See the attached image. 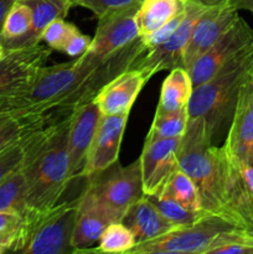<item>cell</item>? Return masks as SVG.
I'll use <instances>...</instances> for the list:
<instances>
[{"label":"cell","instance_id":"44dd1931","mask_svg":"<svg viewBox=\"0 0 253 254\" xmlns=\"http://www.w3.org/2000/svg\"><path fill=\"white\" fill-rule=\"evenodd\" d=\"M188 0H143L139 6V35L145 37L185 10Z\"/></svg>","mask_w":253,"mask_h":254},{"label":"cell","instance_id":"b9f144b4","mask_svg":"<svg viewBox=\"0 0 253 254\" xmlns=\"http://www.w3.org/2000/svg\"><path fill=\"white\" fill-rule=\"evenodd\" d=\"M212 1H215V0H212Z\"/></svg>","mask_w":253,"mask_h":254},{"label":"cell","instance_id":"4316f807","mask_svg":"<svg viewBox=\"0 0 253 254\" xmlns=\"http://www.w3.org/2000/svg\"><path fill=\"white\" fill-rule=\"evenodd\" d=\"M189 122L188 108L169 113H155L150 130L145 139L180 138L185 131Z\"/></svg>","mask_w":253,"mask_h":254},{"label":"cell","instance_id":"5bb4252c","mask_svg":"<svg viewBox=\"0 0 253 254\" xmlns=\"http://www.w3.org/2000/svg\"><path fill=\"white\" fill-rule=\"evenodd\" d=\"M129 113L102 116L94 133L81 178H88L118 163Z\"/></svg>","mask_w":253,"mask_h":254},{"label":"cell","instance_id":"ac0fdd59","mask_svg":"<svg viewBox=\"0 0 253 254\" xmlns=\"http://www.w3.org/2000/svg\"><path fill=\"white\" fill-rule=\"evenodd\" d=\"M122 222L131 231L136 245L158 238L174 228H178V226L173 225L161 215L158 207L146 195L128 208Z\"/></svg>","mask_w":253,"mask_h":254},{"label":"cell","instance_id":"8d00e7d4","mask_svg":"<svg viewBox=\"0 0 253 254\" xmlns=\"http://www.w3.org/2000/svg\"><path fill=\"white\" fill-rule=\"evenodd\" d=\"M91 44L92 37H89L88 35L82 34V32L79 31L78 34H76L71 40H69L68 44L64 47L63 52L66 55H68L69 57H72V59H77V57L82 56V55H84L88 51Z\"/></svg>","mask_w":253,"mask_h":254},{"label":"cell","instance_id":"277c9868","mask_svg":"<svg viewBox=\"0 0 253 254\" xmlns=\"http://www.w3.org/2000/svg\"><path fill=\"white\" fill-rule=\"evenodd\" d=\"M253 78V42L220 67L207 81L193 87L188 106L189 119L202 118L213 138L232 118L238 94Z\"/></svg>","mask_w":253,"mask_h":254},{"label":"cell","instance_id":"d6a6232c","mask_svg":"<svg viewBox=\"0 0 253 254\" xmlns=\"http://www.w3.org/2000/svg\"><path fill=\"white\" fill-rule=\"evenodd\" d=\"M22 222L21 213L12 210L0 211V245L10 251Z\"/></svg>","mask_w":253,"mask_h":254},{"label":"cell","instance_id":"f546056e","mask_svg":"<svg viewBox=\"0 0 253 254\" xmlns=\"http://www.w3.org/2000/svg\"><path fill=\"white\" fill-rule=\"evenodd\" d=\"M154 205L158 207L161 215L170 221L173 225L178 226V227H184V226H189L195 223L196 221L200 220L203 215L207 212H198V211H192L186 208L178 201L173 200L170 197H166L163 195H154L149 196Z\"/></svg>","mask_w":253,"mask_h":254},{"label":"cell","instance_id":"7a4b0ae2","mask_svg":"<svg viewBox=\"0 0 253 254\" xmlns=\"http://www.w3.org/2000/svg\"><path fill=\"white\" fill-rule=\"evenodd\" d=\"M68 121L40 129L29 136L22 165L26 176L22 216L39 215L54 207L63 200L73 181L69 178L67 154Z\"/></svg>","mask_w":253,"mask_h":254},{"label":"cell","instance_id":"3957f363","mask_svg":"<svg viewBox=\"0 0 253 254\" xmlns=\"http://www.w3.org/2000/svg\"><path fill=\"white\" fill-rule=\"evenodd\" d=\"M213 133L202 118L189 119L178 151L179 168L197 188L202 210L221 215L231 184V165L222 146L212 145Z\"/></svg>","mask_w":253,"mask_h":254},{"label":"cell","instance_id":"1f68e13d","mask_svg":"<svg viewBox=\"0 0 253 254\" xmlns=\"http://www.w3.org/2000/svg\"><path fill=\"white\" fill-rule=\"evenodd\" d=\"M31 134L0 153V184L22 166L27 154V140Z\"/></svg>","mask_w":253,"mask_h":254},{"label":"cell","instance_id":"52a82bcc","mask_svg":"<svg viewBox=\"0 0 253 254\" xmlns=\"http://www.w3.org/2000/svg\"><path fill=\"white\" fill-rule=\"evenodd\" d=\"M223 217L206 213L195 223L134 246L129 254H206L213 241L223 232L235 230Z\"/></svg>","mask_w":253,"mask_h":254},{"label":"cell","instance_id":"7402d4cb","mask_svg":"<svg viewBox=\"0 0 253 254\" xmlns=\"http://www.w3.org/2000/svg\"><path fill=\"white\" fill-rule=\"evenodd\" d=\"M220 216L240 230L253 236V195L238 184L232 173V168L227 200Z\"/></svg>","mask_w":253,"mask_h":254},{"label":"cell","instance_id":"e0dca14e","mask_svg":"<svg viewBox=\"0 0 253 254\" xmlns=\"http://www.w3.org/2000/svg\"><path fill=\"white\" fill-rule=\"evenodd\" d=\"M150 77L138 67L122 72L108 82L94 97L102 116L130 113L134 102Z\"/></svg>","mask_w":253,"mask_h":254},{"label":"cell","instance_id":"30bf717a","mask_svg":"<svg viewBox=\"0 0 253 254\" xmlns=\"http://www.w3.org/2000/svg\"><path fill=\"white\" fill-rule=\"evenodd\" d=\"M253 42V30L250 25L238 17L235 24L208 47L188 69L193 87L207 81L222 64L230 61L235 55Z\"/></svg>","mask_w":253,"mask_h":254},{"label":"cell","instance_id":"836d02e7","mask_svg":"<svg viewBox=\"0 0 253 254\" xmlns=\"http://www.w3.org/2000/svg\"><path fill=\"white\" fill-rule=\"evenodd\" d=\"M143 0H72L73 6H82L91 10L97 17L113 10L123 9L134 4H140Z\"/></svg>","mask_w":253,"mask_h":254},{"label":"cell","instance_id":"7c38bea8","mask_svg":"<svg viewBox=\"0 0 253 254\" xmlns=\"http://www.w3.org/2000/svg\"><path fill=\"white\" fill-rule=\"evenodd\" d=\"M52 50L45 42L6 49L0 59V96L26 86L47 64Z\"/></svg>","mask_w":253,"mask_h":254},{"label":"cell","instance_id":"d6986e66","mask_svg":"<svg viewBox=\"0 0 253 254\" xmlns=\"http://www.w3.org/2000/svg\"><path fill=\"white\" fill-rule=\"evenodd\" d=\"M113 221L111 217L101 207H98L88 196L82 193L72 236V246L76 253L89 252L92 246L99 242L103 231Z\"/></svg>","mask_w":253,"mask_h":254},{"label":"cell","instance_id":"74e56055","mask_svg":"<svg viewBox=\"0 0 253 254\" xmlns=\"http://www.w3.org/2000/svg\"><path fill=\"white\" fill-rule=\"evenodd\" d=\"M15 1H16V0H0V36H1V29L5 17H6L10 7L12 6V4H14Z\"/></svg>","mask_w":253,"mask_h":254},{"label":"cell","instance_id":"f1b7e54d","mask_svg":"<svg viewBox=\"0 0 253 254\" xmlns=\"http://www.w3.org/2000/svg\"><path fill=\"white\" fill-rule=\"evenodd\" d=\"M25 192L26 176L21 166L0 184V211L12 210L22 215L25 210Z\"/></svg>","mask_w":253,"mask_h":254},{"label":"cell","instance_id":"5b68a950","mask_svg":"<svg viewBox=\"0 0 253 254\" xmlns=\"http://www.w3.org/2000/svg\"><path fill=\"white\" fill-rule=\"evenodd\" d=\"M79 197L62 200L45 212L22 216L11 252L26 254L76 253L72 246Z\"/></svg>","mask_w":253,"mask_h":254},{"label":"cell","instance_id":"60d3db41","mask_svg":"<svg viewBox=\"0 0 253 254\" xmlns=\"http://www.w3.org/2000/svg\"><path fill=\"white\" fill-rule=\"evenodd\" d=\"M5 51H6V49H5L4 46H2L1 44H0V59H1L2 56H4V54H5Z\"/></svg>","mask_w":253,"mask_h":254},{"label":"cell","instance_id":"f35d334b","mask_svg":"<svg viewBox=\"0 0 253 254\" xmlns=\"http://www.w3.org/2000/svg\"><path fill=\"white\" fill-rule=\"evenodd\" d=\"M232 2L238 11L240 10H247V11L253 14V0H232Z\"/></svg>","mask_w":253,"mask_h":254},{"label":"cell","instance_id":"ffe728a7","mask_svg":"<svg viewBox=\"0 0 253 254\" xmlns=\"http://www.w3.org/2000/svg\"><path fill=\"white\" fill-rule=\"evenodd\" d=\"M193 86L189 71L184 67H175L164 79L155 113H169L188 108Z\"/></svg>","mask_w":253,"mask_h":254},{"label":"cell","instance_id":"8fae6325","mask_svg":"<svg viewBox=\"0 0 253 254\" xmlns=\"http://www.w3.org/2000/svg\"><path fill=\"white\" fill-rule=\"evenodd\" d=\"M240 17L232 0H216L198 17L183 59L184 68L191 64L212 46Z\"/></svg>","mask_w":253,"mask_h":254},{"label":"cell","instance_id":"ba28073f","mask_svg":"<svg viewBox=\"0 0 253 254\" xmlns=\"http://www.w3.org/2000/svg\"><path fill=\"white\" fill-rule=\"evenodd\" d=\"M212 2V0H188L185 14L175 31L163 44L149 50L135 67L143 69L150 78L158 72L184 67V54L191 39L193 26Z\"/></svg>","mask_w":253,"mask_h":254},{"label":"cell","instance_id":"ab89813d","mask_svg":"<svg viewBox=\"0 0 253 254\" xmlns=\"http://www.w3.org/2000/svg\"><path fill=\"white\" fill-rule=\"evenodd\" d=\"M242 238H243V242H245V245L250 248L251 254H253V236L248 235V233H246L245 231H242Z\"/></svg>","mask_w":253,"mask_h":254},{"label":"cell","instance_id":"9c48e42d","mask_svg":"<svg viewBox=\"0 0 253 254\" xmlns=\"http://www.w3.org/2000/svg\"><path fill=\"white\" fill-rule=\"evenodd\" d=\"M140 4L113 10L98 17L96 34L87 55L106 57L140 37L136 15Z\"/></svg>","mask_w":253,"mask_h":254},{"label":"cell","instance_id":"8992f818","mask_svg":"<svg viewBox=\"0 0 253 254\" xmlns=\"http://www.w3.org/2000/svg\"><path fill=\"white\" fill-rule=\"evenodd\" d=\"M83 193L101 207L113 222H122L133 203L145 196L139 159L128 166L118 163L88 176Z\"/></svg>","mask_w":253,"mask_h":254},{"label":"cell","instance_id":"4fadbf2b","mask_svg":"<svg viewBox=\"0 0 253 254\" xmlns=\"http://www.w3.org/2000/svg\"><path fill=\"white\" fill-rule=\"evenodd\" d=\"M180 138L145 139L139 158L143 191L154 196L161 190L165 181L179 168L178 151Z\"/></svg>","mask_w":253,"mask_h":254},{"label":"cell","instance_id":"d590c367","mask_svg":"<svg viewBox=\"0 0 253 254\" xmlns=\"http://www.w3.org/2000/svg\"><path fill=\"white\" fill-rule=\"evenodd\" d=\"M227 156V155H226ZM230 160V159H228ZM231 168L235 175L236 180L238 181L241 186L253 195V164L250 163H236L231 161Z\"/></svg>","mask_w":253,"mask_h":254},{"label":"cell","instance_id":"e575fe53","mask_svg":"<svg viewBox=\"0 0 253 254\" xmlns=\"http://www.w3.org/2000/svg\"><path fill=\"white\" fill-rule=\"evenodd\" d=\"M184 14H185V10H184L181 14H179L178 16L174 17L173 20H170L169 22H166L165 25H163L161 27H159L158 30H155L154 32H151L150 35H148V36H145V37H141V39H143V41L145 42L146 47H148V51L149 50L154 49V47L159 46V45L163 44L164 41H166V40L170 37V35L175 31L176 27L179 26V24H180L181 20H183Z\"/></svg>","mask_w":253,"mask_h":254},{"label":"cell","instance_id":"6da1fadb","mask_svg":"<svg viewBox=\"0 0 253 254\" xmlns=\"http://www.w3.org/2000/svg\"><path fill=\"white\" fill-rule=\"evenodd\" d=\"M148 52L141 37L106 57L84 54L66 64L42 66L31 82L0 96V117H36L47 127L68 121L122 72Z\"/></svg>","mask_w":253,"mask_h":254},{"label":"cell","instance_id":"484cf974","mask_svg":"<svg viewBox=\"0 0 253 254\" xmlns=\"http://www.w3.org/2000/svg\"><path fill=\"white\" fill-rule=\"evenodd\" d=\"M46 124L36 117H0V153Z\"/></svg>","mask_w":253,"mask_h":254},{"label":"cell","instance_id":"2e32d148","mask_svg":"<svg viewBox=\"0 0 253 254\" xmlns=\"http://www.w3.org/2000/svg\"><path fill=\"white\" fill-rule=\"evenodd\" d=\"M101 118V111L93 101L78 107L69 117L67 130V154L69 178L73 181L81 178L86 164L87 153Z\"/></svg>","mask_w":253,"mask_h":254},{"label":"cell","instance_id":"d4e9b609","mask_svg":"<svg viewBox=\"0 0 253 254\" xmlns=\"http://www.w3.org/2000/svg\"><path fill=\"white\" fill-rule=\"evenodd\" d=\"M32 12L29 5L22 0H16L10 7L4 20L0 36V44L5 49L16 47L31 29Z\"/></svg>","mask_w":253,"mask_h":254},{"label":"cell","instance_id":"4dcf8cb0","mask_svg":"<svg viewBox=\"0 0 253 254\" xmlns=\"http://www.w3.org/2000/svg\"><path fill=\"white\" fill-rule=\"evenodd\" d=\"M78 32L79 30L72 22L66 21L64 17H59L45 27L41 35V41L45 42L51 50L63 52L69 40Z\"/></svg>","mask_w":253,"mask_h":254},{"label":"cell","instance_id":"9a60e30c","mask_svg":"<svg viewBox=\"0 0 253 254\" xmlns=\"http://www.w3.org/2000/svg\"><path fill=\"white\" fill-rule=\"evenodd\" d=\"M222 149L231 161L253 164V78L241 88Z\"/></svg>","mask_w":253,"mask_h":254},{"label":"cell","instance_id":"603a6c76","mask_svg":"<svg viewBox=\"0 0 253 254\" xmlns=\"http://www.w3.org/2000/svg\"><path fill=\"white\" fill-rule=\"evenodd\" d=\"M22 1L26 2L31 9L32 22L30 31L16 47L29 46L41 41V35L45 27L55 19L66 16L69 9L73 6L72 0H22Z\"/></svg>","mask_w":253,"mask_h":254},{"label":"cell","instance_id":"83f0119b","mask_svg":"<svg viewBox=\"0 0 253 254\" xmlns=\"http://www.w3.org/2000/svg\"><path fill=\"white\" fill-rule=\"evenodd\" d=\"M135 245V237L123 222H112L102 233L98 248L91 250L89 252L128 253Z\"/></svg>","mask_w":253,"mask_h":254},{"label":"cell","instance_id":"cb8c5ba5","mask_svg":"<svg viewBox=\"0 0 253 254\" xmlns=\"http://www.w3.org/2000/svg\"><path fill=\"white\" fill-rule=\"evenodd\" d=\"M156 195H163L173 198L189 210L205 212L202 210L200 193H198L195 183L180 168L173 171V174L169 176L161 190Z\"/></svg>","mask_w":253,"mask_h":254}]
</instances>
